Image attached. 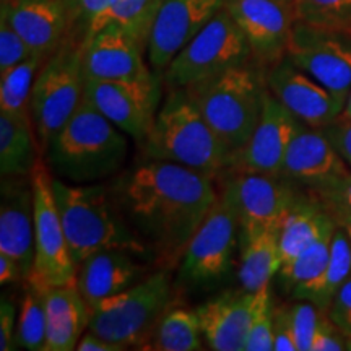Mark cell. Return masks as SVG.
<instances>
[{"label": "cell", "instance_id": "cell-39", "mask_svg": "<svg viewBox=\"0 0 351 351\" xmlns=\"http://www.w3.org/2000/svg\"><path fill=\"white\" fill-rule=\"evenodd\" d=\"M34 52L7 20L0 19V75L32 57Z\"/></svg>", "mask_w": 351, "mask_h": 351}, {"label": "cell", "instance_id": "cell-3", "mask_svg": "<svg viewBox=\"0 0 351 351\" xmlns=\"http://www.w3.org/2000/svg\"><path fill=\"white\" fill-rule=\"evenodd\" d=\"M145 160L169 161L215 179L228 174L232 153L202 116L186 88L166 95L142 143Z\"/></svg>", "mask_w": 351, "mask_h": 351}, {"label": "cell", "instance_id": "cell-9", "mask_svg": "<svg viewBox=\"0 0 351 351\" xmlns=\"http://www.w3.org/2000/svg\"><path fill=\"white\" fill-rule=\"evenodd\" d=\"M254 60L247 39L225 7L208 21L163 72V85L187 88Z\"/></svg>", "mask_w": 351, "mask_h": 351}, {"label": "cell", "instance_id": "cell-40", "mask_svg": "<svg viewBox=\"0 0 351 351\" xmlns=\"http://www.w3.org/2000/svg\"><path fill=\"white\" fill-rule=\"evenodd\" d=\"M346 350V335L340 330L327 313L320 314L315 327L311 351H343Z\"/></svg>", "mask_w": 351, "mask_h": 351}, {"label": "cell", "instance_id": "cell-32", "mask_svg": "<svg viewBox=\"0 0 351 351\" xmlns=\"http://www.w3.org/2000/svg\"><path fill=\"white\" fill-rule=\"evenodd\" d=\"M44 287L26 280V293L21 301L15 332V350L46 351L47 340Z\"/></svg>", "mask_w": 351, "mask_h": 351}, {"label": "cell", "instance_id": "cell-17", "mask_svg": "<svg viewBox=\"0 0 351 351\" xmlns=\"http://www.w3.org/2000/svg\"><path fill=\"white\" fill-rule=\"evenodd\" d=\"M226 0H163L148 38L150 67L163 75L171 60L225 7Z\"/></svg>", "mask_w": 351, "mask_h": 351}, {"label": "cell", "instance_id": "cell-31", "mask_svg": "<svg viewBox=\"0 0 351 351\" xmlns=\"http://www.w3.org/2000/svg\"><path fill=\"white\" fill-rule=\"evenodd\" d=\"M335 228L337 223L335 226L327 230L315 243L311 244L301 254H298L291 261L283 262L282 269H280L278 275H276L283 291L291 295L296 288L313 283L322 274L324 269L327 267L328 257H330L332 238L333 232H335Z\"/></svg>", "mask_w": 351, "mask_h": 351}, {"label": "cell", "instance_id": "cell-43", "mask_svg": "<svg viewBox=\"0 0 351 351\" xmlns=\"http://www.w3.org/2000/svg\"><path fill=\"white\" fill-rule=\"evenodd\" d=\"M19 314L13 301L7 295H2L0 300V350H15V332Z\"/></svg>", "mask_w": 351, "mask_h": 351}, {"label": "cell", "instance_id": "cell-21", "mask_svg": "<svg viewBox=\"0 0 351 351\" xmlns=\"http://www.w3.org/2000/svg\"><path fill=\"white\" fill-rule=\"evenodd\" d=\"M254 309L256 293L243 288L228 289L202 302L195 311L210 350L245 351Z\"/></svg>", "mask_w": 351, "mask_h": 351}, {"label": "cell", "instance_id": "cell-24", "mask_svg": "<svg viewBox=\"0 0 351 351\" xmlns=\"http://www.w3.org/2000/svg\"><path fill=\"white\" fill-rule=\"evenodd\" d=\"M47 340L46 351L77 350L78 340L88 330L90 306L77 285L44 288Z\"/></svg>", "mask_w": 351, "mask_h": 351}, {"label": "cell", "instance_id": "cell-1", "mask_svg": "<svg viewBox=\"0 0 351 351\" xmlns=\"http://www.w3.org/2000/svg\"><path fill=\"white\" fill-rule=\"evenodd\" d=\"M111 197L160 269L182 261L218 192L207 174L169 161L145 160L108 186Z\"/></svg>", "mask_w": 351, "mask_h": 351}, {"label": "cell", "instance_id": "cell-11", "mask_svg": "<svg viewBox=\"0 0 351 351\" xmlns=\"http://www.w3.org/2000/svg\"><path fill=\"white\" fill-rule=\"evenodd\" d=\"M223 189L238 212L241 238L258 232H278L289 208L304 192L282 176L228 173Z\"/></svg>", "mask_w": 351, "mask_h": 351}, {"label": "cell", "instance_id": "cell-47", "mask_svg": "<svg viewBox=\"0 0 351 351\" xmlns=\"http://www.w3.org/2000/svg\"><path fill=\"white\" fill-rule=\"evenodd\" d=\"M330 217L333 218V221H335L337 225L343 228L351 243V213H333Z\"/></svg>", "mask_w": 351, "mask_h": 351}, {"label": "cell", "instance_id": "cell-34", "mask_svg": "<svg viewBox=\"0 0 351 351\" xmlns=\"http://www.w3.org/2000/svg\"><path fill=\"white\" fill-rule=\"evenodd\" d=\"M296 20L351 34V0H293Z\"/></svg>", "mask_w": 351, "mask_h": 351}, {"label": "cell", "instance_id": "cell-42", "mask_svg": "<svg viewBox=\"0 0 351 351\" xmlns=\"http://www.w3.org/2000/svg\"><path fill=\"white\" fill-rule=\"evenodd\" d=\"M274 351H298L288 304L274 309Z\"/></svg>", "mask_w": 351, "mask_h": 351}, {"label": "cell", "instance_id": "cell-36", "mask_svg": "<svg viewBox=\"0 0 351 351\" xmlns=\"http://www.w3.org/2000/svg\"><path fill=\"white\" fill-rule=\"evenodd\" d=\"M117 0H69L70 7V32L69 39L85 44L93 21L103 15Z\"/></svg>", "mask_w": 351, "mask_h": 351}, {"label": "cell", "instance_id": "cell-7", "mask_svg": "<svg viewBox=\"0 0 351 351\" xmlns=\"http://www.w3.org/2000/svg\"><path fill=\"white\" fill-rule=\"evenodd\" d=\"M238 239H241L238 212L230 194L221 189L178 265L176 287L186 291L217 288L232 269Z\"/></svg>", "mask_w": 351, "mask_h": 351}, {"label": "cell", "instance_id": "cell-28", "mask_svg": "<svg viewBox=\"0 0 351 351\" xmlns=\"http://www.w3.org/2000/svg\"><path fill=\"white\" fill-rule=\"evenodd\" d=\"M351 275V243L348 234L341 226L337 225L332 238L330 257L324 269L313 283L296 288L291 293L295 300H306L327 313L333 298Z\"/></svg>", "mask_w": 351, "mask_h": 351}, {"label": "cell", "instance_id": "cell-45", "mask_svg": "<svg viewBox=\"0 0 351 351\" xmlns=\"http://www.w3.org/2000/svg\"><path fill=\"white\" fill-rule=\"evenodd\" d=\"M77 350L78 351H124L127 350L125 346L112 343L103 337L96 335V333L86 330L82 335V339L78 340L77 343Z\"/></svg>", "mask_w": 351, "mask_h": 351}, {"label": "cell", "instance_id": "cell-29", "mask_svg": "<svg viewBox=\"0 0 351 351\" xmlns=\"http://www.w3.org/2000/svg\"><path fill=\"white\" fill-rule=\"evenodd\" d=\"M161 3L163 0H117L112 7H109L103 15L93 21L85 43L99 29L114 26L130 34L140 46L147 49L153 21L156 19Z\"/></svg>", "mask_w": 351, "mask_h": 351}, {"label": "cell", "instance_id": "cell-16", "mask_svg": "<svg viewBox=\"0 0 351 351\" xmlns=\"http://www.w3.org/2000/svg\"><path fill=\"white\" fill-rule=\"evenodd\" d=\"M225 8L247 39L252 57L269 69L287 57L296 16L291 2L280 0H226Z\"/></svg>", "mask_w": 351, "mask_h": 351}, {"label": "cell", "instance_id": "cell-23", "mask_svg": "<svg viewBox=\"0 0 351 351\" xmlns=\"http://www.w3.org/2000/svg\"><path fill=\"white\" fill-rule=\"evenodd\" d=\"M137 257L124 249H108L78 263L75 285L86 304L95 306L143 280L147 269Z\"/></svg>", "mask_w": 351, "mask_h": 351}, {"label": "cell", "instance_id": "cell-35", "mask_svg": "<svg viewBox=\"0 0 351 351\" xmlns=\"http://www.w3.org/2000/svg\"><path fill=\"white\" fill-rule=\"evenodd\" d=\"M274 300L270 287L256 293V309L249 327L245 351H274Z\"/></svg>", "mask_w": 351, "mask_h": 351}, {"label": "cell", "instance_id": "cell-26", "mask_svg": "<svg viewBox=\"0 0 351 351\" xmlns=\"http://www.w3.org/2000/svg\"><path fill=\"white\" fill-rule=\"evenodd\" d=\"M39 147L32 117L0 112V174L29 176Z\"/></svg>", "mask_w": 351, "mask_h": 351}, {"label": "cell", "instance_id": "cell-12", "mask_svg": "<svg viewBox=\"0 0 351 351\" xmlns=\"http://www.w3.org/2000/svg\"><path fill=\"white\" fill-rule=\"evenodd\" d=\"M287 57L333 93H351V34L296 20Z\"/></svg>", "mask_w": 351, "mask_h": 351}, {"label": "cell", "instance_id": "cell-30", "mask_svg": "<svg viewBox=\"0 0 351 351\" xmlns=\"http://www.w3.org/2000/svg\"><path fill=\"white\" fill-rule=\"evenodd\" d=\"M202 327L197 311L169 307L156 324L143 350L199 351L202 350Z\"/></svg>", "mask_w": 351, "mask_h": 351}, {"label": "cell", "instance_id": "cell-50", "mask_svg": "<svg viewBox=\"0 0 351 351\" xmlns=\"http://www.w3.org/2000/svg\"><path fill=\"white\" fill-rule=\"evenodd\" d=\"M280 2H293V0H280Z\"/></svg>", "mask_w": 351, "mask_h": 351}, {"label": "cell", "instance_id": "cell-37", "mask_svg": "<svg viewBox=\"0 0 351 351\" xmlns=\"http://www.w3.org/2000/svg\"><path fill=\"white\" fill-rule=\"evenodd\" d=\"M328 213H351V171L330 181L307 189Z\"/></svg>", "mask_w": 351, "mask_h": 351}, {"label": "cell", "instance_id": "cell-44", "mask_svg": "<svg viewBox=\"0 0 351 351\" xmlns=\"http://www.w3.org/2000/svg\"><path fill=\"white\" fill-rule=\"evenodd\" d=\"M322 130L351 169V121L337 119Z\"/></svg>", "mask_w": 351, "mask_h": 351}, {"label": "cell", "instance_id": "cell-49", "mask_svg": "<svg viewBox=\"0 0 351 351\" xmlns=\"http://www.w3.org/2000/svg\"><path fill=\"white\" fill-rule=\"evenodd\" d=\"M346 350L351 351V337H346Z\"/></svg>", "mask_w": 351, "mask_h": 351}, {"label": "cell", "instance_id": "cell-46", "mask_svg": "<svg viewBox=\"0 0 351 351\" xmlns=\"http://www.w3.org/2000/svg\"><path fill=\"white\" fill-rule=\"evenodd\" d=\"M26 276L19 265V262L13 261L12 257L3 256L0 254V283L5 285H15L20 282H25Z\"/></svg>", "mask_w": 351, "mask_h": 351}, {"label": "cell", "instance_id": "cell-20", "mask_svg": "<svg viewBox=\"0 0 351 351\" xmlns=\"http://www.w3.org/2000/svg\"><path fill=\"white\" fill-rule=\"evenodd\" d=\"M145 47L130 34L106 26L83 44L86 80H137L152 77L143 60Z\"/></svg>", "mask_w": 351, "mask_h": 351}, {"label": "cell", "instance_id": "cell-14", "mask_svg": "<svg viewBox=\"0 0 351 351\" xmlns=\"http://www.w3.org/2000/svg\"><path fill=\"white\" fill-rule=\"evenodd\" d=\"M302 125L304 122L289 112L267 88L258 124L249 142L232 156L230 173L280 176L289 143Z\"/></svg>", "mask_w": 351, "mask_h": 351}, {"label": "cell", "instance_id": "cell-25", "mask_svg": "<svg viewBox=\"0 0 351 351\" xmlns=\"http://www.w3.org/2000/svg\"><path fill=\"white\" fill-rule=\"evenodd\" d=\"M332 226H335V221L330 213L306 191L289 208L278 230V247L283 262L301 254Z\"/></svg>", "mask_w": 351, "mask_h": 351}, {"label": "cell", "instance_id": "cell-38", "mask_svg": "<svg viewBox=\"0 0 351 351\" xmlns=\"http://www.w3.org/2000/svg\"><path fill=\"white\" fill-rule=\"evenodd\" d=\"M288 309L298 351H311L315 327L324 311L306 300H298V302L288 304Z\"/></svg>", "mask_w": 351, "mask_h": 351}, {"label": "cell", "instance_id": "cell-19", "mask_svg": "<svg viewBox=\"0 0 351 351\" xmlns=\"http://www.w3.org/2000/svg\"><path fill=\"white\" fill-rule=\"evenodd\" d=\"M0 19L12 25L34 54L46 59L69 38V0H2Z\"/></svg>", "mask_w": 351, "mask_h": 351}, {"label": "cell", "instance_id": "cell-4", "mask_svg": "<svg viewBox=\"0 0 351 351\" xmlns=\"http://www.w3.org/2000/svg\"><path fill=\"white\" fill-rule=\"evenodd\" d=\"M57 210L75 263L91 254L124 249L152 261V254L127 225L104 184H73L52 176Z\"/></svg>", "mask_w": 351, "mask_h": 351}, {"label": "cell", "instance_id": "cell-8", "mask_svg": "<svg viewBox=\"0 0 351 351\" xmlns=\"http://www.w3.org/2000/svg\"><path fill=\"white\" fill-rule=\"evenodd\" d=\"M85 83L83 46L67 38L54 54L47 57L33 85L29 116L41 153L52 135L62 129L77 111L85 93Z\"/></svg>", "mask_w": 351, "mask_h": 351}, {"label": "cell", "instance_id": "cell-27", "mask_svg": "<svg viewBox=\"0 0 351 351\" xmlns=\"http://www.w3.org/2000/svg\"><path fill=\"white\" fill-rule=\"evenodd\" d=\"M241 262L238 278L241 288L257 293L270 287L271 280L278 275L283 265L278 247V232H258L241 238Z\"/></svg>", "mask_w": 351, "mask_h": 351}, {"label": "cell", "instance_id": "cell-6", "mask_svg": "<svg viewBox=\"0 0 351 351\" xmlns=\"http://www.w3.org/2000/svg\"><path fill=\"white\" fill-rule=\"evenodd\" d=\"M174 288L171 270L158 269L91 306L88 330L125 348L143 350L156 324L174 306Z\"/></svg>", "mask_w": 351, "mask_h": 351}, {"label": "cell", "instance_id": "cell-2", "mask_svg": "<svg viewBox=\"0 0 351 351\" xmlns=\"http://www.w3.org/2000/svg\"><path fill=\"white\" fill-rule=\"evenodd\" d=\"M125 135L83 96L77 111L52 135L43 155L54 178L95 184L122 169L129 152Z\"/></svg>", "mask_w": 351, "mask_h": 351}, {"label": "cell", "instance_id": "cell-5", "mask_svg": "<svg viewBox=\"0 0 351 351\" xmlns=\"http://www.w3.org/2000/svg\"><path fill=\"white\" fill-rule=\"evenodd\" d=\"M265 72V67L251 60L186 88L232 156L249 142L261 119Z\"/></svg>", "mask_w": 351, "mask_h": 351}, {"label": "cell", "instance_id": "cell-22", "mask_svg": "<svg viewBox=\"0 0 351 351\" xmlns=\"http://www.w3.org/2000/svg\"><path fill=\"white\" fill-rule=\"evenodd\" d=\"M350 171L324 130L304 124L289 143L280 176L307 191Z\"/></svg>", "mask_w": 351, "mask_h": 351}, {"label": "cell", "instance_id": "cell-13", "mask_svg": "<svg viewBox=\"0 0 351 351\" xmlns=\"http://www.w3.org/2000/svg\"><path fill=\"white\" fill-rule=\"evenodd\" d=\"M163 78L158 73L137 80H86L83 96L124 134L142 143L161 106Z\"/></svg>", "mask_w": 351, "mask_h": 351}, {"label": "cell", "instance_id": "cell-33", "mask_svg": "<svg viewBox=\"0 0 351 351\" xmlns=\"http://www.w3.org/2000/svg\"><path fill=\"white\" fill-rule=\"evenodd\" d=\"M44 62L46 57L33 54L0 75V112L29 116L33 85Z\"/></svg>", "mask_w": 351, "mask_h": 351}, {"label": "cell", "instance_id": "cell-41", "mask_svg": "<svg viewBox=\"0 0 351 351\" xmlns=\"http://www.w3.org/2000/svg\"><path fill=\"white\" fill-rule=\"evenodd\" d=\"M327 315L346 337H351V275L333 298Z\"/></svg>", "mask_w": 351, "mask_h": 351}, {"label": "cell", "instance_id": "cell-10", "mask_svg": "<svg viewBox=\"0 0 351 351\" xmlns=\"http://www.w3.org/2000/svg\"><path fill=\"white\" fill-rule=\"evenodd\" d=\"M34 194V267L26 280H33L44 288L75 285L77 263L70 252L67 236L57 210L52 176L46 163L39 160L32 174Z\"/></svg>", "mask_w": 351, "mask_h": 351}, {"label": "cell", "instance_id": "cell-48", "mask_svg": "<svg viewBox=\"0 0 351 351\" xmlns=\"http://www.w3.org/2000/svg\"><path fill=\"white\" fill-rule=\"evenodd\" d=\"M339 119H343V121H351V93L348 96V99H346V104H345V109L343 112H341V116Z\"/></svg>", "mask_w": 351, "mask_h": 351}, {"label": "cell", "instance_id": "cell-15", "mask_svg": "<svg viewBox=\"0 0 351 351\" xmlns=\"http://www.w3.org/2000/svg\"><path fill=\"white\" fill-rule=\"evenodd\" d=\"M267 88L289 112L314 129H324L343 112L346 99L298 69L288 57L265 72Z\"/></svg>", "mask_w": 351, "mask_h": 351}, {"label": "cell", "instance_id": "cell-18", "mask_svg": "<svg viewBox=\"0 0 351 351\" xmlns=\"http://www.w3.org/2000/svg\"><path fill=\"white\" fill-rule=\"evenodd\" d=\"M0 254L19 262L26 278L32 275L36 245H34V194L29 176H2Z\"/></svg>", "mask_w": 351, "mask_h": 351}]
</instances>
